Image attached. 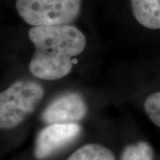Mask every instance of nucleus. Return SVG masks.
I'll return each mask as SVG.
<instances>
[{
	"label": "nucleus",
	"instance_id": "8",
	"mask_svg": "<svg viewBox=\"0 0 160 160\" xmlns=\"http://www.w3.org/2000/svg\"><path fill=\"white\" fill-rule=\"evenodd\" d=\"M121 160H154V151L148 142H138L126 146Z\"/></svg>",
	"mask_w": 160,
	"mask_h": 160
},
{
	"label": "nucleus",
	"instance_id": "2",
	"mask_svg": "<svg viewBox=\"0 0 160 160\" xmlns=\"http://www.w3.org/2000/svg\"><path fill=\"white\" fill-rule=\"evenodd\" d=\"M45 95L39 83L19 80L0 93V127L9 130L21 125L34 112Z\"/></svg>",
	"mask_w": 160,
	"mask_h": 160
},
{
	"label": "nucleus",
	"instance_id": "6",
	"mask_svg": "<svg viewBox=\"0 0 160 160\" xmlns=\"http://www.w3.org/2000/svg\"><path fill=\"white\" fill-rule=\"evenodd\" d=\"M132 14L142 26L160 29V0H131Z\"/></svg>",
	"mask_w": 160,
	"mask_h": 160
},
{
	"label": "nucleus",
	"instance_id": "7",
	"mask_svg": "<svg viewBox=\"0 0 160 160\" xmlns=\"http://www.w3.org/2000/svg\"><path fill=\"white\" fill-rule=\"evenodd\" d=\"M66 160H117L111 149L96 143H88L78 149Z\"/></svg>",
	"mask_w": 160,
	"mask_h": 160
},
{
	"label": "nucleus",
	"instance_id": "1",
	"mask_svg": "<svg viewBox=\"0 0 160 160\" xmlns=\"http://www.w3.org/2000/svg\"><path fill=\"white\" fill-rule=\"evenodd\" d=\"M29 38L35 52L29 65L30 73L43 80H58L70 73L72 58L86 46L84 33L73 25L32 27Z\"/></svg>",
	"mask_w": 160,
	"mask_h": 160
},
{
	"label": "nucleus",
	"instance_id": "5",
	"mask_svg": "<svg viewBox=\"0 0 160 160\" xmlns=\"http://www.w3.org/2000/svg\"><path fill=\"white\" fill-rule=\"evenodd\" d=\"M81 133L78 124H53L43 128L36 139L35 158L43 160L72 142Z\"/></svg>",
	"mask_w": 160,
	"mask_h": 160
},
{
	"label": "nucleus",
	"instance_id": "4",
	"mask_svg": "<svg viewBox=\"0 0 160 160\" xmlns=\"http://www.w3.org/2000/svg\"><path fill=\"white\" fill-rule=\"evenodd\" d=\"M86 114L85 99L78 92H70L55 98L43 111L41 118L47 125L78 124Z\"/></svg>",
	"mask_w": 160,
	"mask_h": 160
},
{
	"label": "nucleus",
	"instance_id": "9",
	"mask_svg": "<svg viewBox=\"0 0 160 160\" xmlns=\"http://www.w3.org/2000/svg\"><path fill=\"white\" fill-rule=\"evenodd\" d=\"M144 110L155 126L160 127V92L149 94L144 101Z\"/></svg>",
	"mask_w": 160,
	"mask_h": 160
},
{
	"label": "nucleus",
	"instance_id": "3",
	"mask_svg": "<svg viewBox=\"0 0 160 160\" xmlns=\"http://www.w3.org/2000/svg\"><path fill=\"white\" fill-rule=\"evenodd\" d=\"M82 0H16L23 21L32 27L67 25L79 15Z\"/></svg>",
	"mask_w": 160,
	"mask_h": 160
}]
</instances>
